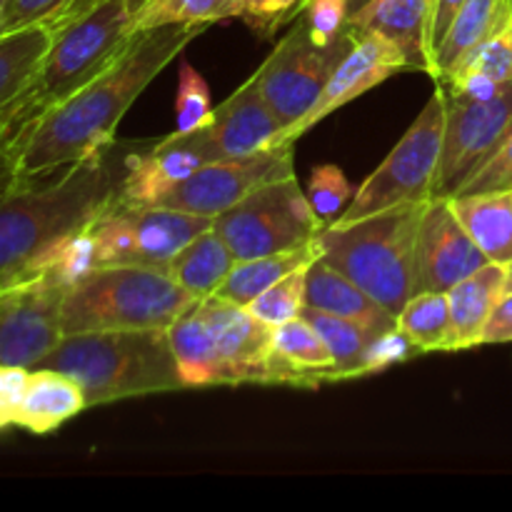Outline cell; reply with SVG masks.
<instances>
[{
    "label": "cell",
    "mask_w": 512,
    "mask_h": 512,
    "mask_svg": "<svg viewBox=\"0 0 512 512\" xmlns=\"http://www.w3.org/2000/svg\"><path fill=\"white\" fill-rule=\"evenodd\" d=\"M205 28L208 25H163L135 33L103 73L25 128L15 145L20 175L25 180L50 175L108 148L120 120L143 90Z\"/></svg>",
    "instance_id": "cell-1"
},
{
    "label": "cell",
    "mask_w": 512,
    "mask_h": 512,
    "mask_svg": "<svg viewBox=\"0 0 512 512\" xmlns=\"http://www.w3.org/2000/svg\"><path fill=\"white\" fill-rule=\"evenodd\" d=\"M138 143H110L100 153L50 175L28 178L0 195V283L25 278L40 253L83 230L120 195Z\"/></svg>",
    "instance_id": "cell-2"
},
{
    "label": "cell",
    "mask_w": 512,
    "mask_h": 512,
    "mask_svg": "<svg viewBox=\"0 0 512 512\" xmlns=\"http://www.w3.org/2000/svg\"><path fill=\"white\" fill-rule=\"evenodd\" d=\"M38 365L70 375L83 388L88 408L185 388L168 330L63 335Z\"/></svg>",
    "instance_id": "cell-3"
},
{
    "label": "cell",
    "mask_w": 512,
    "mask_h": 512,
    "mask_svg": "<svg viewBox=\"0 0 512 512\" xmlns=\"http://www.w3.org/2000/svg\"><path fill=\"white\" fill-rule=\"evenodd\" d=\"M135 0H100L85 13L55 25L33 85L8 123L13 143L43 113L103 73L133 40Z\"/></svg>",
    "instance_id": "cell-4"
},
{
    "label": "cell",
    "mask_w": 512,
    "mask_h": 512,
    "mask_svg": "<svg viewBox=\"0 0 512 512\" xmlns=\"http://www.w3.org/2000/svg\"><path fill=\"white\" fill-rule=\"evenodd\" d=\"M425 205H398L345 225L328 223L315 238L320 258L398 318L415 293V240Z\"/></svg>",
    "instance_id": "cell-5"
},
{
    "label": "cell",
    "mask_w": 512,
    "mask_h": 512,
    "mask_svg": "<svg viewBox=\"0 0 512 512\" xmlns=\"http://www.w3.org/2000/svg\"><path fill=\"white\" fill-rule=\"evenodd\" d=\"M198 303L163 268L103 265L68 288L60 310L63 335L105 330H168Z\"/></svg>",
    "instance_id": "cell-6"
},
{
    "label": "cell",
    "mask_w": 512,
    "mask_h": 512,
    "mask_svg": "<svg viewBox=\"0 0 512 512\" xmlns=\"http://www.w3.org/2000/svg\"><path fill=\"white\" fill-rule=\"evenodd\" d=\"M445 138V90L435 83L433 95L398 140L388 158L370 173V178L355 190L348 208L333 220L345 225L398 205L428 203L433 200L435 175Z\"/></svg>",
    "instance_id": "cell-7"
},
{
    "label": "cell",
    "mask_w": 512,
    "mask_h": 512,
    "mask_svg": "<svg viewBox=\"0 0 512 512\" xmlns=\"http://www.w3.org/2000/svg\"><path fill=\"white\" fill-rule=\"evenodd\" d=\"M325 225L300 188L298 175H290L255 188L220 213L213 228L235 260H248L313 243Z\"/></svg>",
    "instance_id": "cell-8"
},
{
    "label": "cell",
    "mask_w": 512,
    "mask_h": 512,
    "mask_svg": "<svg viewBox=\"0 0 512 512\" xmlns=\"http://www.w3.org/2000/svg\"><path fill=\"white\" fill-rule=\"evenodd\" d=\"M215 218L183 213L165 205H138L115 198L88 223L95 240L98 268L103 265H145L165 268L185 245Z\"/></svg>",
    "instance_id": "cell-9"
},
{
    "label": "cell",
    "mask_w": 512,
    "mask_h": 512,
    "mask_svg": "<svg viewBox=\"0 0 512 512\" xmlns=\"http://www.w3.org/2000/svg\"><path fill=\"white\" fill-rule=\"evenodd\" d=\"M353 40L355 33L348 25L335 43L320 45L310 38L303 20L295 18L293 30L278 40L268 60L255 70L253 78L275 118L283 123V133L313 108Z\"/></svg>",
    "instance_id": "cell-10"
},
{
    "label": "cell",
    "mask_w": 512,
    "mask_h": 512,
    "mask_svg": "<svg viewBox=\"0 0 512 512\" xmlns=\"http://www.w3.org/2000/svg\"><path fill=\"white\" fill-rule=\"evenodd\" d=\"M445 90V138L433 198H450L490 158L512 125V83L490 98Z\"/></svg>",
    "instance_id": "cell-11"
},
{
    "label": "cell",
    "mask_w": 512,
    "mask_h": 512,
    "mask_svg": "<svg viewBox=\"0 0 512 512\" xmlns=\"http://www.w3.org/2000/svg\"><path fill=\"white\" fill-rule=\"evenodd\" d=\"M290 175H295L293 145H273L245 158L215 160L203 165L173 185L155 205L203 215V218H218L260 185Z\"/></svg>",
    "instance_id": "cell-12"
},
{
    "label": "cell",
    "mask_w": 512,
    "mask_h": 512,
    "mask_svg": "<svg viewBox=\"0 0 512 512\" xmlns=\"http://www.w3.org/2000/svg\"><path fill=\"white\" fill-rule=\"evenodd\" d=\"M65 293L63 283L40 273L0 300V363L35 368L60 343Z\"/></svg>",
    "instance_id": "cell-13"
},
{
    "label": "cell",
    "mask_w": 512,
    "mask_h": 512,
    "mask_svg": "<svg viewBox=\"0 0 512 512\" xmlns=\"http://www.w3.org/2000/svg\"><path fill=\"white\" fill-rule=\"evenodd\" d=\"M350 28H353V25H350ZM353 33V45H350L345 58L338 63L335 73L330 75L328 85L323 88L320 98L315 100L313 108H310L293 128H288L280 135L275 145H293L300 135L308 133L313 125H318L320 120L328 118L330 113H335L338 108L348 105L350 100L360 98V95H365L368 90L378 88L380 83H385L388 78L398 75L400 70H410V63L408 58H405L403 50L395 43H390L388 38L355 28Z\"/></svg>",
    "instance_id": "cell-14"
},
{
    "label": "cell",
    "mask_w": 512,
    "mask_h": 512,
    "mask_svg": "<svg viewBox=\"0 0 512 512\" xmlns=\"http://www.w3.org/2000/svg\"><path fill=\"white\" fill-rule=\"evenodd\" d=\"M195 310L210 333L218 365V385H268L273 328L253 318L248 308L218 295L198 300Z\"/></svg>",
    "instance_id": "cell-15"
},
{
    "label": "cell",
    "mask_w": 512,
    "mask_h": 512,
    "mask_svg": "<svg viewBox=\"0 0 512 512\" xmlns=\"http://www.w3.org/2000/svg\"><path fill=\"white\" fill-rule=\"evenodd\" d=\"M485 263L490 260L470 238L450 200H428L415 240V293H448Z\"/></svg>",
    "instance_id": "cell-16"
},
{
    "label": "cell",
    "mask_w": 512,
    "mask_h": 512,
    "mask_svg": "<svg viewBox=\"0 0 512 512\" xmlns=\"http://www.w3.org/2000/svg\"><path fill=\"white\" fill-rule=\"evenodd\" d=\"M215 160L218 158H215L203 128L193 130V133H170L163 140L138 143V148L130 155L118 198L125 203L155 205L173 185Z\"/></svg>",
    "instance_id": "cell-17"
},
{
    "label": "cell",
    "mask_w": 512,
    "mask_h": 512,
    "mask_svg": "<svg viewBox=\"0 0 512 512\" xmlns=\"http://www.w3.org/2000/svg\"><path fill=\"white\" fill-rule=\"evenodd\" d=\"M203 130L215 158L233 160L273 148L283 135V123L275 118L268 100L260 93L258 80L250 75V80L215 108L213 123Z\"/></svg>",
    "instance_id": "cell-18"
},
{
    "label": "cell",
    "mask_w": 512,
    "mask_h": 512,
    "mask_svg": "<svg viewBox=\"0 0 512 512\" xmlns=\"http://www.w3.org/2000/svg\"><path fill=\"white\" fill-rule=\"evenodd\" d=\"M435 0H370L348 18V25L365 33H378L398 45L410 68L435 75L430 30Z\"/></svg>",
    "instance_id": "cell-19"
},
{
    "label": "cell",
    "mask_w": 512,
    "mask_h": 512,
    "mask_svg": "<svg viewBox=\"0 0 512 512\" xmlns=\"http://www.w3.org/2000/svg\"><path fill=\"white\" fill-rule=\"evenodd\" d=\"M335 358L318 330L298 315L273 328V345L268 358V385L320 388L333 383Z\"/></svg>",
    "instance_id": "cell-20"
},
{
    "label": "cell",
    "mask_w": 512,
    "mask_h": 512,
    "mask_svg": "<svg viewBox=\"0 0 512 512\" xmlns=\"http://www.w3.org/2000/svg\"><path fill=\"white\" fill-rule=\"evenodd\" d=\"M305 305L353 320L373 333H383L398 325L393 313H388L378 300L370 298L360 285H355L348 275L335 270L323 258L305 270Z\"/></svg>",
    "instance_id": "cell-21"
},
{
    "label": "cell",
    "mask_w": 512,
    "mask_h": 512,
    "mask_svg": "<svg viewBox=\"0 0 512 512\" xmlns=\"http://www.w3.org/2000/svg\"><path fill=\"white\" fill-rule=\"evenodd\" d=\"M505 295V265L485 263L465 280L448 290L450 338L448 353L480 345L483 330L498 300Z\"/></svg>",
    "instance_id": "cell-22"
},
{
    "label": "cell",
    "mask_w": 512,
    "mask_h": 512,
    "mask_svg": "<svg viewBox=\"0 0 512 512\" xmlns=\"http://www.w3.org/2000/svg\"><path fill=\"white\" fill-rule=\"evenodd\" d=\"M88 408L83 388L53 368H30L28 388L15 428L30 435H50Z\"/></svg>",
    "instance_id": "cell-23"
},
{
    "label": "cell",
    "mask_w": 512,
    "mask_h": 512,
    "mask_svg": "<svg viewBox=\"0 0 512 512\" xmlns=\"http://www.w3.org/2000/svg\"><path fill=\"white\" fill-rule=\"evenodd\" d=\"M50 38L53 30L48 25H30L0 35V133L8 138L10 118L38 75Z\"/></svg>",
    "instance_id": "cell-24"
},
{
    "label": "cell",
    "mask_w": 512,
    "mask_h": 512,
    "mask_svg": "<svg viewBox=\"0 0 512 512\" xmlns=\"http://www.w3.org/2000/svg\"><path fill=\"white\" fill-rule=\"evenodd\" d=\"M450 208L490 263L512 260V188L453 195Z\"/></svg>",
    "instance_id": "cell-25"
},
{
    "label": "cell",
    "mask_w": 512,
    "mask_h": 512,
    "mask_svg": "<svg viewBox=\"0 0 512 512\" xmlns=\"http://www.w3.org/2000/svg\"><path fill=\"white\" fill-rule=\"evenodd\" d=\"M435 83L468 98H490L503 85L512 83V23L470 50Z\"/></svg>",
    "instance_id": "cell-26"
},
{
    "label": "cell",
    "mask_w": 512,
    "mask_h": 512,
    "mask_svg": "<svg viewBox=\"0 0 512 512\" xmlns=\"http://www.w3.org/2000/svg\"><path fill=\"white\" fill-rule=\"evenodd\" d=\"M512 23V0H468L450 23L435 53V80L443 78L470 50Z\"/></svg>",
    "instance_id": "cell-27"
},
{
    "label": "cell",
    "mask_w": 512,
    "mask_h": 512,
    "mask_svg": "<svg viewBox=\"0 0 512 512\" xmlns=\"http://www.w3.org/2000/svg\"><path fill=\"white\" fill-rule=\"evenodd\" d=\"M320 258L318 243L300 245V248L283 250V253L260 255V258L238 260L228 278L223 280L215 295L223 300H230L235 305H250L260 293L283 280L285 275L295 273V270H305Z\"/></svg>",
    "instance_id": "cell-28"
},
{
    "label": "cell",
    "mask_w": 512,
    "mask_h": 512,
    "mask_svg": "<svg viewBox=\"0 0 512 512\" xmlns=\"http://www.w3.org/2000/svg\"><path fill=\"white\" fill-rule=\"evenodd\" d=\"M235 263L238 260L230 253L225 240L215 233V228H208L198 238L190 240L163 270L170 278L178 280L188 293L203 300L215 295Z\"/></svg>",
    "instance_id": "cell-29"
},
{
    "label": "cell",
    "mask_w": 512,
    "mask_h": 512,
    "mask_svg": "<svg viewBox=\"0 0 512 512\" xmlns=\"http://www.w3.org/2000/svg\"><path fill=\"white\" fill-rule=\"evenodd\" d=\"M240 18V0H138L135 33L163 25H213Z\"/></svg>",
    "instance_id": "cell-30"
},
{
    "label": "cell",
    "mask_w": 512,
    "mask_h": 512,
    "mask_svg": "<svg viewBox=\"0 0 512 512\" xmlns=\"http://www.w3.org/2000/svg\"><path fill=\"white\" fill-rule=\"evenodd\" d=\"M305 320L313 325L325 340L335 358V380H348V378H363V353L368 343L373 340V330L363 328V325L353 323V320L338 318V315L323 313L318 308L303 305L300 310Z\"/></svg>",
    "instance_id": "cell-31"
},
{
    "label": "cell",
    "mask_w": 512,
    "mask_h": 512,
    "mask_svg": "<svg viewBox=\"0 0 512 512\" xmlns=\"http://www.w3.org/2000/svg\"><path fill=\"white\" fill-rule=\"evenodd\" d=\"M398 328L418 345L420 353H448V293H415L398 315Z\"/></svg>",
    "instance_id": "cell-32"
},
{
    "label": "cell",
    "mask_w": 512,
    "mask_h": 512,
    "mask_svg": "<svg viewBox=\"0 0 512 512\" xmlns=\"http://www.w3.org/2000/svg\"><path fill=\"white\" fill-rule=\"evenodd\" d=\"M305 270H295V273L285 275L283 280L270 285L253 303L245 305L248 313L270 328H278V325L298 318L305 305Z\"/></svg>",
    "instance_id": "cell-33"
},
{
    "label": "cell",
    "mask_w": 512,
    "mask_h": 512,
    "mask_svg": "<svg viewBox=\"0 0 512 512\" xmlns=\"http://www.w3.org/2000/svg\"><path fill=\"white\" fill-rule=\"evenodd\" d=\"M215 118V108L210 103V88L203 75L183 60L180 63L178 98H175V133H193L208 128Z\"/></svg>",
    "instance_id": "cell-34"
},
{
    "label": "cell",
    "mask_w": 512,
    "mask_h": 512,
    "mask_svg": "<svg viewBox=\"0 0 512 512\" xmlns=\"http://www.w3.org/2000/svg\"><path fill=\"white\" fill-rule=\"evenodd\" d=\"M305 195H308L315 213H318L325 223H333V220L348 208L355 190L338 165H318V168H313V173H310Z\"/></svg>",
    "instance_id": "cell-35"
},
{
    "label": "cell",
    "mask_w": 512,
    "mask_h": 512,
    "mask_svg": "<svg viewBox=\"0 0 512 512\" xmlns=\"http://www.w3.org/2000/svg\"><path fill=\"white\" fill-rule=\"evenodd\" d=\"M298 18L315 43L330 45L348 28L350 0H305Z\"/></svg>",
    "instance_id": "cell-36"
},
{
    "label": "cell",
    "mask_w": 512,
    "mask_h": 512,
    "mask_svg": "<svg viewBox=\"0 0 512 512\" xmlns=\"http://www.w3.org/2000/svg\"><path fill=\"white\" fill-rule=\"evenodd\" d=\"M415 355H423L418 345L395 325V328L383 330V333L373 335L363 353V375L383 373V370L393 368V365L408 363Z\"/></svg>",
    "instance_id": "cell-37"
},
{
    "label": "cell",
    "mask_w": 512,
    "mask_h": 512,
    "mask_svg": "<svg viewBox=\"0 0 512 512\" xmlns=\"http://www.w3.org/2000/svg\"><path fill=\"white\" fill-rule=\"evenodd\" d=\"M512 188V125L498 148L490 153V158L455 190L453 195H468V193H488V190H503ZM450 195V198H453Z\"/></svg>",
    "instance_id": "cell-38"
},
{
    "label": "cell",
    "mask_w": 512,
    "mask_h": 512,
    "mask_svg": "<svg viewBox=\"0 0 512 512\" xmlns=\"http://www.w3.org/2000/svg\"><path fill=\"white\" fill-rule=\"evenodd\" d=\"M305 0H240V18L260 33L270 38L280 25L298 18Z\"/></svg>",
    "instance_id": "cell-39"
},
{
    "label": "cell",
    "mask_w": 512,
    "mask_h": 512,
    "mask_svg": "<svg viewBox=\"0 0 512 512\" xmlns=\"http://www.w3.org/2000/svg\"><path fill=\"white\" fill-rule=\"evenodd\" d=\"M73 0H5L3 33L30 28V25H53L68 10Z\"/></svg>",
    "instance_id": "cell-40"
},
{
    "label": "cell",
    "mask_w": 512,
    "mask_h": 512,
    "mask_svg": "<svg viewBox=\"0 0 512 512\" xmlns=\"http://www.w3.org/2000/svg\"><path fill=\"white\" fill-rule=\"evenodd\" d=\"M30 368L23 365L0 363V433L15 428L20 405H23L25 388H28Z\"/></svg>",
    "instance_id": "cell-41"
},
{
    "label": "cell",
    "mask_w": 512,
    "mask_h": 512,
    "mask_svg": "<svg viewBox=\"0 0 512 512\" xmlns=\"http://www.w3.org/2000/svg\"><path fill=\"white\" fill-rule=\"evenodd\" d=\"M495 343H512V290H505V295L498 300V305H495L493 315H490L488 325L483 330L480 345Z\"/></svg>",
    "instance_id": "cell-42"
},
{
    "label": "cell",
    "mask_w": 512,
    "mask_h": 512,
    "mask_svg": "<svg viewBox=\"0 0 512 512\" xmlns=\"http://www.w3.org/2000/svg\"><path fill=\"white\" fill-rule=\"evenodd\" d=\"M23 175H20L18 165V150L15 143L5 133H0V195L8 193L10 188L23 183Z\"/></svg>",
    "instance_id": "cell-43"
},
{
    "label": "cell",
    "mask_w": 512,
    "mask_h": 512,
    "mask_svg": "<svg viewBox=\"0 0 512 512\" xmlns=\"http://www.w3.org/2000/svg\"><path fill=\"white\" fill-rule=\"evenodd\" d=\"M465 3H468V0H435L433 30H430V48H433V60H435V53H438V45L443 43L445 33H448L450 23H453L455 15L460 13V8H463Z\"/></svg>",
    "instance_id": "cell-44"
},
{
    "label": "cell",
    "mask_w": 512,
    "mask_h": 512,
    "mask_svg": "<svg viewBox=\"0 0 512 512\" xmlns=\"http://www.w3.org/2000/svg\"><path fill=\"white\" fill-rule=\"evenodd\" d=\"M95 3H100V0H73V3L68 5V10H65L63 15H60L58 20H55L53 25H50V30L55 28V25H60V23H65V20H70V18H75V15H80V13H85V10L88 8H93ZM135 5H138V0H135Z\"/></svg>",
    "instance_id": "cell-45"
},
{
    "label": "cell",
    "mask_w": 512,
    "mask_h": 512,
    "mask_svg": "<svg viewBox=\"0 0 512 512\" xmlns=\"http://www.w3.org/2000/svg\"><path fill=\"white\" fill-rule=\"evenodd\" d=\"M30 278H35V275H25V278H13V280H3V283H0V300L5 298V295H10L13 293L15 288H18V285H23L25 280H30Z\"/></svg>",
    "instance_id": "cell-46"
},
{
    "label": "cell",
    "mask_w": 512,
    "mask_h": 512,
    "mask_svg": "<svg viewBox=\"0 0 512 512\" xmlns=\"http://www.w3.org/2000/svg\"><path fill=\"white\" fill-rule=\"evenodd\" d=\"M505 290H512V260L505 265Z\"/></svg>",
    "instance_id": "cell-47"
},
{
    "label": "cell",
    "mask_w": 512,
    "mask_h": 512,
    "mask_svg": "<svg viewBox=\"0 0 512 512\" xmlns=\"http://www.w3.org/2000/svg\"><path fill=\"white\" fill-rule=\"evenodd\" d=\"M370 0H350V15L353 13H358L360 8H363V5H368Z\"/></svg>",
    "instance_id": "cell-48"
},
{
    "label": "cell",
    "mask_w": 512,
    "mask_h": 512,
    "mask_svg": "<svg viewBox=\"0 0 512 512\" xmlns=\"http://www.w3.org/2000/svg\"><path fill=\"white\" fill-rule=\"evenodd\" d=\"M3 15H5V0H0V35H3Z\"/></svg>",
    "instance_id": "cell-49"
}]
</instances>
